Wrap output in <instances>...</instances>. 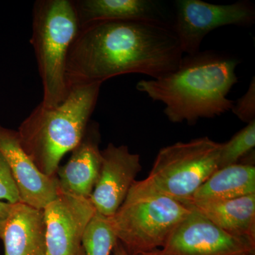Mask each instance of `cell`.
<instances>
[{
    "label": "cell",
    "mask_w": 255,
    "mask_h": 255,
    "mask_svg": "<svg viewBox=\"0 0 255 255\" xmlns=\"http://www.w3.org/2000/svg\"><path fill=\"white\" fill-rule=\"evenodd\" d=\"M135 255H162L159 253V250H155V251L152 252H148V253H139Z\"/></svg>",
    "instance_id": "obj_23"
},
{
    "label": "cell",
    "mask_w": 255,
    "mask_h": 255,
    "mask_svg": "<svg viewBox=\"0 0 255 255\" xmlns=\"http://www.w3.org/2000/svg\"><path fill=\"white\" fill-rule=\"evenodd\" d=\"M0 199L10 204L20 202L19 194L9 165L0 152Z\"/></svg>",
    "instance_id": "obj_19"
},
{
    "label": "cell",
    "mask_w": 255,
    "mask_h": 255,
    "mask_svg": "<svg viewBox=\"0 0 255 255\" xmlns=\"http://www.w3.org/2000/svg\"><path fill=\"white\" fill-rule=\"evenodd\" d=\"M189 209L191 212L159 250L161 255H255V242L225 232L197 211Z\"/></svg>",
    "instance_id": "obj_8"
},
{
    "label": "cell",
    "mask_w": 255,
    "mask_h": 255,
    "mask_svg": "<svg viewBox=\"0 0 255 255\" xmlns=\"http://www.w3.org/2000/svg\"><path fill=\"white\" fill-rule=\"evenodd\" d=\"M191 210L182 203L162 196L125 199L109 218L118 241L129 255L162 248L171 233Z\"/></svg>",
    "instance_id": "obj_6"
},
{
    "label": "cell",
    "mask_w": 255,
    "mask_h": 255,
    "mask_svg": "<svg viewBox=\"0 0 255 255\" xmlns=\"http://www.w3.org/2000/svg\"><path fill=\"white\" fill-rule=\"evenodd\" d=\"M0 152L11 170L19 194L20 202L43 209L54 200L60 189L58 178L42 173L23 150L17 131L1 125Z\"/></svg>",
    "instance_id": "obj_11"
},
{
    "label": "cell",
    "mask_w": 255,
    "mask_h": 255,
    "mask_svg": "<svg viewBox=\"0 0 255 255\" xmlns=\"http://www.w3.org/2000/svg\"><path fill=\"white\" fill-rule=\"evenodd\" d=\"M117 241L109 218L95 212L82 238L85 255H110Z\"/></svg>",
    "instance_id": "obj_17"
},
{
    "label": "cell",
    "mask_w": 255,
    "mask_h": 255,
    "mask_svg": "<svg viewBox=\"0 0 255 255\" xmlns=\"http://www.w3.org/2000/svg\"><path fill=\"white\" fill-rule=\"evenodd\" d=\"M112 253H113V255H129L127 251L124 249L122 243L119 241H117V243L114 246Z\"/></svg>",
    "instance_id": "obj_22"
},
{
    "label": "cell",
    "mask_w": 255,
    "mask_h": 255,
    "mask_svg": "<svg viewBox=\"0 0 255 255\" xmlns=\"http://www.w3.org/2000/svg\"><path fill=\"white\" fill-rule=\"evenodd\" d=\"M100 140L99 124L90 122L81 141L72 150L73 153L68 162L57 170L62 191L90 199L102 167Z\"/></svg>",
    "instance_id": "obj_12"
},
{
    "label": "cell",
    "mask_w": 255,
    "mask_h": 255,
    "mask_svg": "<svg viewBox=\"0 0 255 255\" xmlns=\"http://www.w3.org/2000/svg\"><path fill=\"white\" fill-rule=\"evenodd\" d=\"M102 156L100 177L90 199L96 212L110 218L123 204L142 165L140 155L127 145L110 143Z\"/></svg>",
    "instance_id": "obj_10"
},
{
    "label": "cell",
    "mask_w": 255,
    "mask_h": 255,
    "mask_svg": "<svg viewBox=\"0 0 255 255\" xmlns=\"http://www.w3.org/2000/svg\"></svg>",
    "instance_id": "obj_24"
},
{
    "label": "cell",
    "mask_w": 255,
    "mask_h": 255,
    "mask_svg": "<svg viewBox=\"0 0 255 255\" xmlns=\"http://www.w3.org/2000/svg\"><path fill=\"white\" fill-rule=\"evenodd\" d=\"M255 146V120L248 124L228 142L221 143L219 169L237 164L253 152Z\"/></svg>",
    "instance_id": "obj_18"
},
{
    "label": "cell",
    "mask_w": 255,
    "mask_h": 255,
    "mask_svg": "<svg viewBox=\"0 0 255 255\" xmlns=\"http://www.w3.org/2000/svg\"><path fill=\"white\" fill-rule=\"evenodd\" d=\"M31 43L43 85L41 102L48 107L61 104L70 88L66 79L69 50L79 31L71 0H38L33 8Z\"/></svg>",
    "instance_id": "obj_5"
},
{
    "label": "cell",
    "mask_w": 255,
    "mask_h": 255,
    "mask_svg": "<svg viewBox=\"0 0 255 255\" xmlns=\"http://www.w3.org/2000/svg\"><path fill=\"white\" fill-rule=\"evenodd\" d=\"M221 149V143L209 137L162 147L148 176L133 183L126 199L162 196L179 202L190 200L219 169Z\"/></svg>",
    "instance_id": "obj_4"
},
{
    "label": "cell",
    "mask_w": 255,
    "mask_h": 255,
    "mask_svg": "<svg viewBox=\"0 0 255 255\" xmlns=\"http://www.w3.org/2000/svg\"><path fill=\"white\" fill-rule=\"evenodd\" d=\"M182 204L197 211L225 232L255 242V194L229 200L189 201Z\"/></svg>",
    "instance_id": "obj_14"
},
{
    "label": "cell",
    "mask_w": 255,
    "mask_h": 255,
    "mask_svg": "<svg viewBox=\"0 0 255 255\" xmlns=\"http://www.w3.org/2000/svg\"><path fill=\"white\" fill-rule=\"evenodd\" d=\"M102 84L73 85L60 105L42 102L20 125L21 147L42 173L56 174L64 155L81 141L100 95Z\"/></svg>",
    "instance_id": "obj_3"
},
{
    "label": "cell",
    "mask_w": 255,
    "mask_h": 255,
    "mask_svg": "<svg viewBox=\"0 0 255 255\" xmlns=\"http://www.w3.org/2000/svg\"><path fill=\"white\" fill-rule=\"evenodd\" d=\"M184 57L172 24L156 19L102 21L80 28L68 55L73 85L102 84L125 74L152 79L174 71Z\"/></svg>",
    "instance_id": "obj_1"
},
{
    "label": "cell",
    "mask_w": 255,
    "mask_h": 255,
    "mask_svg": "<svg viewBox=\"0 0 255 255\" xmlns=\"http://www.w3.org/2000/svg\"><path fill=\"white\" fill-rule=\"evenodd\" d=\"M252 194H255V166L237 163L218 169L189 201L229 200Z\"/></svg>",
    "instance_id": "obj_16"
},
{
    "label": "cell",
    "mask_w": 255,
    "mask_h": 255,
    "mask_svg": "<svg viewBox=\"0 0 255 255\" xmlns=\"http://www.w3.org/2000/svg\"><path fill=\"white\" fill-rule=\"evenodd\" d=\"M80 28L102 21L129 19L164 20L158 4L152 0L73 1Z\"/></svg>",
    "instance_id": "obj_15"
},
{
    "label": "cell",
    "mask_w": 255,
    "mask_h": 255,
    "mask_svg": "<svg viewBox=\"0 0 255 255\" xmlns=\"http://www.w3.org/2000/svg\"><path fill=\"white\" fill-rule=\"evenodd\" d=\"M172 27L181 49L186 55L201 51L203 40L210 32L222 26H251L255 21V8L251 1L216 4L201 0H177Z\"/></svg>",
    "instance_id": "obj_7"
},
{
    "label": "cell",
    "mask_w": 255,
    "mask_h": 255,
    "mask_svg": "<svg viewBox=\"0 0 255 255\" xmlns=\"http://www.w3.org/2000/svg\"><path fill=\"white\" fill-rule=\"evenodd\" d=\"M239 63L214 50L199 51L183 57L179 66L162 78L140 80L136 89L163 104L169 122L193 125L232 110L235 102L228 95L238 81Z\"/></svg>",
    "instance_id": "obj_2"
},
{
    "label": "cell",
    "mask_w": 255,
    "mask_h": 255,
    "mask_svg": "<svg viewBox=\"0 0 255 255\" xmlns=\"http://www.w3.org/2000/svg\"><path fill=\"white\" fill-rule=\"evenodd\" d=\"M43 210L46 255H85L82 238L96 212L90 199L60 189Z\"/></svg>",
    "instance_id": "obj_9"
},
{
    "label": "cell",
    "mask_w": 255,
    "mask_h": 255,
    "mask_svg": "<svg viewBox=\"0 0 255 255\" xmlns=\"http://www.w3.org/2000/svg\"><path fill=\"white\" fill-rule=\"evenodd\" d=\"M14 204L0 201V239L2 236L5 225L9 219Z\"/></svg>",
    "instance_id": "obj_21"
},
{
    "label": "cell",
    "mask_w": 255,
    "mask_h": 255,
    "mask_svg": "<svg viewBox=\"0 0 255 255\" xmlns=\"http://www.w3.org/2000/svg\"><path fill=\"white\" fill-rule=\"evenodd\" d=\"M1 239L5 255H46L43 210L14 204Z\"/></svg>",
    "instance_id": "obj_13"
},
{
    "label": "cell",
    "mask_w": 255,
    "mask_h": 255,
    "mask_svg": "<svg viewBox=\"0 0 255 255\" xmlns=\"http://www.w3.org/2000/svg\"><path fill=\"white\" fill-rule=\"evenodd\" d=\"M255 78L253 77L248 91L237 102L231 112L242 122L251 123L255 120Z\"/></svg>",
    "instance_id": "obj_20"
}]
</instances>
